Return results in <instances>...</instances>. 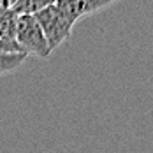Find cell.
Returning a JSON list of instances; mask_svg holds the SVG:
<instances>
[{"mask_svg":"<svg viewBox=\"0 0 153 153\" xmlns=\"http://www.w3.org/2000/svg\"><path fill=\"white\" fill-rule=\"evenodd\" d=\"M14 39L19 44L21 51L27 55H33L37 58H48L51 55V49H49V44L44 37V32L33 14L18 16Z\"/></svg>","mask_w":153,"mask_h":153,"instance_id":"obj_1","label":"cell"},{"mask_svg":"<svg viewBox=\"0 0 153 153\" xmlns=\"http://www.w3.org/2000/svg\"><path fill=\"white\" fill-rule=\"evenodd\" d=\"M33 16L37 18L41 28L44 32V37H46L51 51H55L56 48L62 46L71 37L74 23L58 9L56 4H53V5H49L46 9L39 11L37 14H33Z\"/></svg>","mask_w":153,"mask_h":153,"instance_id":"obj_2","label":"cell"},{"mask_svg":"<svg viewBox=\"0 0 153 153\" xmlns=\"http://www.w3.org/2000/svg\"><path fill=\"white\" fill-rule=\"evenodd\" d=\"M118 0H56V5L74 25L79 19L92 16L97 11H102Z\"/></svg>","mask_w":153,"mask_h":153,"instance_id":"obj_3","label":"cell"},{"mask_svg":"<svg viewBox=\"0 0 153 153\" xmlns=\"http://www.w3.org/2000/svg\"><path fill=\"white\" fill-rule=\"evenodd\" d=\"M18 16L13 7H0V39H14Z\"/></svg>","mask_w":153,"mask_h":153,"instance_id":"obj_4","label":"cell"},{"mask_svg":"<svg viewBox=\"0 0 153 153\" xmlns=\"http://www.w3.org/2000/svg\"><path fill=\"white\" fill-rule=\"evenodd\" d=\"M27 56L28 55L23 53V51H19V53H5V51H0V77L18 71L25 63Z\"/></svg>","mask_w":153,"mask_h":153,"instance_id":"obj_5","label":"cell"},{"mask_svg":"<svg viewBox=\"0 0 153 153\" xmlns=\"http://www.w3.org/2000/svg\"><path fill=\"white\" fill-rule=\"evenodd\" d=\"M53 4H56V0H18L13 9L16 14H37Z\"/></svg>","mask_w":153,"mask_h":153,"instance_id":"obj_6","label":"cell"},{"mask_svg":"<svg viewBox=\"0 0 153 153\" xmlns=\"http://www.w3.org/2000/svg\"><path fill=\"white\" fill-rule=\"evenodd\" d=\"M18 0H0V7H14Z\"/></svg>","mask_w":153,"mask_h":153,"instance_id":"obj_7","label":"cell"}]
</instances>
